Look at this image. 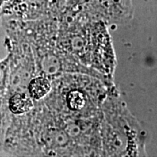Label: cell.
<instances>
[{"instance_id": "6da1fadb", "label": "cell", "mask_w": 157, "mask_h": 157, "mask_svg": "<svg viewBox=\"0 0 157 157\" xmlns=\"http://www.w3.org/2000/svg\"><path fill=\"white\" fill-rule=\"evenodd\" d=\"M65 0H10L1 14L23 19L42 15H53L60 10Z\"/></svg>"}, {"instance_id": "7a4b0ae2", "label": "cell", "mask_w": 157, "mask_h": 157, "mask_svg": "<svg viewBox=\"0 0 157 157\" xmlns=\"http://www.w3.org/2000/svg\"><path fill=\"white\" fill-rule=\"evenodd\" d=\"M32 107V101L24 93H17L10 99V110L14 114H23L30 111Z\"/></svg>"}, {"instance_id": "3957f363", "label": "cell", "mask_w": 157, "mask_h": 157, "mask_svg": "<svg viewBox=\"0 0 157 157\" xmlns=\"http://www.w3.org/2000/svg\"><path fill=\"white\" fill-rule=\"evenodd\" d=\"M51 89L50 82L47 78L39 76L32 79L29 85V93L31 97L39 100L44 97Z\"/></svg>"}, {"instance_id": "277c9868", "label": "cell", "mask_w": 157, "mask_h": 157, "mask_svg": "<svg viewBox=\"0 0 157 157\" xmlns=\"http://www.w3.org/2000/svg\"><path fill=\"white\" fill-rule=\"evenodd\" d=\"M67 103L68 107L74 111L83 109L86 104V98L82 91L77 90H71L67 95Z\"/></svg>"}, {"instance_id": "5b68a950", "label": "cell", "mask_w": 157, "mask_h": 157, "mask_svg": "<svg viewBox=\"0 0 157 157\" xmlns=\"http://www.w3.org/2000/svg\"><path fill=\"white\" fill-rule=\"evenodd\" d=\"M10 0H0V13H1L3 7H5L6 4H7Z\"/></svg>"}]
</instances>
